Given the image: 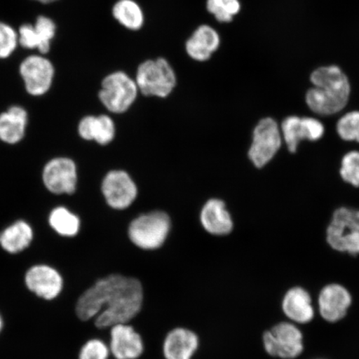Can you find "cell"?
<instances>
[{"label": "cell", "mask_w": 359, "mask_h": 359, "mask_svg": "<svg viewBox=\"0 0 359 359\" xmlns=\"http://www.w3.org/2000/svg\"><path fill=\"white\" fill-rule=\"evenodd\" d=\"M206 11L219 24H232L242 11L241 0H206Z\"/></svg>", "instance_id": "484cf974"}, {"label": "cell", "mask_w": 359, "mask_h": 359, "mask_svg": "<svg viewBox=\"0 0 359 359\" xmlns=\"http://www.w3.org/2000/svg\"><path fill=\"white\" fill-rule=\"evenodd\" d=\"M43 182L53 194H74L78 183L77 165L70 158L56 157L45 165Z\"/></svg>", "instance_id": "4fadbf2b"}, {"label": "cell", "mask_w": 359, "mask_h": 359, "mask_svg": "<svg viewBox=\"0 0 359 359\" xmlns=\"http://www.w3.org/2000/svg\"><path fill=\"white\" fill-rule=\"evenodd\" d=\"M136 83L139 92L147 97H168L177 85V75L163 57L149 60L138 66Z\"/></svg>", "instance_id": "8992f818"}, {"label": "cell", "mask_w": 359, "mask_h": 359, "mask_svg": "<svg viewBox=\"0 0 359 359\" xmlns=\"http://www.w3.org/2000/svg\"><path fill=\"white\" fill-rule=\"evenodd\" d=\"M260 346L271 359H299L306 353V334L302 327L279 320L262 331Z\"/></svg>", "instance_id": "3957f363"}, {"label": "cell", "mask_w": 359, "mask_h": 359, "mask_svg": "<svg viewBox=\"0 0 359 359\" xmlns=\"http://www.w3.org/2000/svg\"><path fill=\"white\" fill-rule=\"evenodd\" d=\"M326 241L336 252L358 257L359 210L348 208L335 210L327 228Z\"/></svg>", "instance_id": "5b68a950"}, {"label": "cell", "mask_w": 359, "mask_h": 359, "mask_svg": "<svg viewBox=\"0 0 359 359\" xmlns=\"http://www.w3.org/2000/svg\"><path fill=\"white\" fill-rule=\"evenodd\" d=\"M314 299L317 316L327 325L346 320L355 303L352 290L339 281L327 282L320 286Z\"/></svg>", "instance_id": "277c9868"}, {"label": "cell", "mask_w": 359, "mask_h": 359, "mask_svg": "<svg viewBox=\"0 0 359 359\" xmlns=\"http://www.w3.org/2000/svg\"><path fill=\"white\" fill-rule=\"evenodd\" d=\"M279 311L285 320L302 327L311 325L317 318L312 291L302 285L287 287L280 296Z\"/></svg>", "instance_id": "9c48e42d"}, {"label": "cell", "mask_w": 359, "mask_h": 359, "mask_svg": "<svg viewBox=\"0 0 359 359\" xmlns=\"http://www.w3.org/2000/svg\"><path fill=\"white\" fill-rule=\"evenodd\" d=\"M109 349L116 359H137L144 352V343L133 326L118 325L111 327Z\"/></svg>", "instance_id": "e0dca14e"}, {"label": "cell", "mask_w": 359, "mask_h": 359, "mask_svg": "<svg viewBox=\"0 0 359 359\" xmlns=\"http://www.w3.org/2000/svg\"><path fill=\"white\" fill-rule=\"evenodd\" d=\"M79 134L87 141H94L105 146L114 141L116 128L114 120L109 116H86L80 121Z\"/></svg>", "instance_id": "44dd1931"}, {"label": "cell", "mask_w": 359, "mask_h": 359, "mask_svg": "<svg viewBox=\"0 0 359 359\" xmlns=\"http://www.w3.org/2000/svg\"><path fill=\"white\" fill-rule=\"evenodd\" d=\"M25 281L29 291L45 300L55 299L64 289L61 273L47 264L29 268L25 273Z\"/></svg>", "instance_id": "2e32d148"}, {"label": "cell", "mask_w": 359, "mask_h": 359, "mask_svg": "<svg viewBox=\"0 0 359 359\" xmlns=\"http://www.w3.org/2000/svg\"><path fill=\"white\" fill-rule=\"evenodd\" d=\"M28 112L20 106H12L0 114V140L17 144L25 137L28 125Z\"/></svg>", "instance_id": "7402d4cb"}, {"label": "cell", "mask_w": 359, "mask_h": 359, "mask_svg": "<svg viewBox=\"0 0 359 359\" xmlns=\"http://www.w3.org/2000/svg\"><path fill=\"white\" fill-rule=\"evenodd\" d=\"M311 359H331V358H327L325 356H317V357L312 358Z\"/></svg>", "instance_id": "d6a6232c"}, {"label": "cell", "mask_w": 359, "mask_h": 359, "mask_svg": "<svg viewBox=\"0 0 359 359\" xmlns=\"http://www.w3.org/2000/svg\"><path fill=\"white\" fill-rule=\"evenodd\" d=\"M48 223L53 231L64 237H74L79 234L81 227L77 215L64 206H57L49 215Z\"/></svg>", "instance_id": "d4e9b609"}, {"label": "cell", "mask_w": 359, "mask_h": 359, "mask_svg": "<svg viewBox=\"0 0 359 359\" xmlns=\"http://www.w3.org/2000/svg\"><path fill=\"white\" fill-rule=\"evenodd\" d=\"M339 173L345 182L359 188V151H348L343 156Z\"/></svg>", "instance_id": "83f0119b"}, {"label": "cell", "mask_w": 359, "mask_h": 359, "mask_svg": "<svg viewBox=\"0 0 359 359\" xmlns=\"http://www.w3.org/2000/svg\"><path fill=\"white\" fill-rule=\"evenodd\" d=\"M169 215L161 210L139 215L130 224L128 236L133 245L144 250H155L163 246L170 230Z\"/></svg>", "instance_id": "52a82bcc"}, {"label": "cell", "mask_w": 359, "mask_h": 359, "mask_svg": "<svg viewBox=\"0 0 359 359\" xmlns=\"http://www.w3.org/2000/svg\"><path fill=\"white\" fill-rule=\"evenodd\" d=\"M144 290L137 278L114 273L98 280L81 294L75 312L79 320L95 318L98 330L128 324L141 312Z\"/></svg>", "instance_id": "6da1fadb"}, {"label": "cell", "mask_w": 359, "mask_h": 359, "mask_svg": "<svg viewBox=\"0 0 359 359\" xmlns=\"http://www.w3.org/2000/svg\"><path fill=\"white\" fill-rule=\"evenodd\" d=\"M309 83L311 87L304 93L305 104L318 116L339 114L351 100V80L339 65H326L316 67L309 74Z\"/></svg>", "instance_id": "7a4b0ae2"}, {"label": "cell", "mask_w": 359, "mask_h": 359, "mask_svg": "<svg viewBox=\"0 0 359 359\" xmlns=\"http://www.w3.org/2000/svg\"><path fill=\"white\" fill-rule=\"evenodd\" d=\"M200 347V339L194 331L178 327L165 336L163 353L165 359H192Z\"/></svg>", "instance_id": "d6986e66"}, {"label": "cell", "mask_w": 359, "mask_h": 359, "mask_svg": "<svg viewBox=\"0 0 359 359\" xmlns=\"http://www.w3.org/2000/svg\"><path fill=\"white\" fill-rule=\"evenodd\" d=\"M221 46L218 31L209 25H202L187 40L186 51L191 60L202 62L209 61Z\"/></svg>", "instance_id": "ac0fdd59"}, {"label": "cell", "mask_w": 359, "mask_h": 359, "mask_svg": "<svg viewBox=\"0 0 359 359\" xmlns=\"http://www.w3.org/2000/svg\"><path fill=\"white\" fill-rule=\"evenodd\" d=\"M18 30L6 22L0 21V60H7L19 46Z\"/></svg>", "instance_id": "f1b7e54d"}, {"label": "cell", "mask_w": 359, "mask_h": 359, "mask_svg": "<svg viewBox=\"0 0 359 359\" xmlns=\"http://www.w3.org/2000/svg\"><path fill=\"white\" fill-rule=\"evenodd\" d=\"M200 221L202 227L209 234L215 236H224L234 228V222L226 203L222 200L210 199L201 209Z\"/></svg>", "instance_id": "ffe728a7"}, {"label": "cell", "mask_w": 359, "mask_h": 359, "mask_svg": "<svg viewBox=\"0 0 359 359\" xmlns=\"http://www.w3.org/2000/svg\"><path fill=\"white\" fill-rule=\"evenodd\" d=\"M102 192L112 209L125 210L137 196V187L130 175L122 170H111L102 182Z\"/></svg>", "instance_id": "5bb4252c"}, {"label": "cell", "mask_w": 359, "mask_h": 359, "mask_svg": "<svg viewBox=\"0 0 359 359\" xmlns=\"http://www.w3.org/2000/svg\"><path fill=\"white\" fill-rule=\"evenodd\" d=\"M34 231L32 226L25 221H17L0 233V246L10 254L24 251L32 243Z\"/></svg>", "instance_id": "603a6c76"}, {"label": "cell", "mask_w": 359, "mask_h": 359, "mask_svg": "<svg viewBox=\"0 0 359 359\" xmlns=\"http://www.w3.org/2000/svg\"><path fill=\"white\" fill-rule=\"evenodd\" d=\"M112 15L121 25L129 30H139L144 24V13L134 0H118L112 8Z\"/></svg>", "instance_id": "cb8c5ba5"}, {"label": "cell", "mask_w": 359, "mask_h": 359, "mask_svg": "<svg viewBox=\"0 0 359 359\" xmlns=\"http://www.w3.org/2000/svg\"><path fill=\"white\" fill-rule=\"evenodd\" d=\"M3 327H4V321H3L1 314H0V333H1V332H2Z\"/></svg>", "instance_id": "1f68e13d"}, {"label": "cell", "mask_w": 359, "mask_h": 359, "mask_svg": "<svg viewBox=\"0 0 359 359\" xmlns=\"http://www.w3.org/2000/svg\"><path fill=\"white\" fill-rule=\"evenodd\" d=\"M56 31L55 21L48 16L39 15L34 24L27 22L18 29L19 43L28 50H37L40 55H47L50 51Z\"/></svg>", "instance_id": "9a60e30c"}, {"label": "cell", "mask_w": 359, "mask_h": 359, "mask_svg": "<svg viewBox=\"0 0 359 359\" xmlns=\"http://www.w3.org/2000/svg\"><path fill=\"white\" fill-rule=\"evenodd\" d=\"M20 74L27 93L31 96L40 97L50 90L55 69L43 55H32L21 62Z\"/></svg>", "instance_id": "8fae6325"}, {"label": "cell", "mask_w": 359, "mask_h": 359, "mask_svg": "<svg viewBox=\"0 0 359 359\" xmlns=\"http://www.w3.org/2000/svg\"><path fill=\"white\" fill-rule=\"evenodd\" d=\"M336 132L344 141L359 143V110L341 116L336 123Z\"/></svg>", "instance_id": "4316f807"}, {"label": "cell", "mask_w": 359, "mask_h": 359, "mask_svg": "<svg viewBox=\"0 0 359 359\" xmlns=\"http://www.w3.org/2000/svg\"><path fill=\"white\" fill-rule=\"evenodd\" d=\"M283 142L291 154H295L302 141L320 140L325 133V125L313 116H287L280 125Z\"/></svg>", "instance_id": "7c38bea8"}, {"label": "cell", "mask_w": 359, "mask_h": 359, "mask_svg": "<svg viewBox=\"0 0 359 359\" xmlns=\"http://www.w3.org/2000/svg\"><path fill=\"white\" fill-rule=\"evenodd\" d=\"M34 1L41 3L43 4H53L58 1V0H34Z\"/></svg>", "instance_id": "4dcf8cb0"}, {"label": "cell", "mask_w": 359, "mask_h": 359, "mask_svg": "<svg viewBox=\"0 0 359 359\" xmlns=\"http://www.w3.org/2000/svg\"><path fill=\"white\" fill-rule=\"evenodd\" d=\"M110 353L109 347L102 340L93 339L83 345L79 359H109Z\"/></svg>", "instance_id": "f546056e"}, {"label": "cell", "mask_w": 359, "mask_h": 359, "mask_svg": "<svg viewBox=\"0 0 359 359\" xmlns=\"http://www.w3.org/2000/svg\"><path fill=\"white\" fill-rule=\"evenodd\" d=\"M138 93L136 81L124 72L116 71L102 80L98 97L107 110L120 114L133 106Z\"/></svg>", "instance_id": "ba28073f"}, {"label": "cell", "mask_w": 359, "mask_h": 359, "mask_svg": "<svg viewBox=\"0 0 359 359\" xmlns=\"http://www.w3.org/2000/svg\"><path fill=\"white\" fill-rule=\"evenodd\" d=\"M283 144L280 128L272 118L260 119L255 125L248 157L255 168H262L271 163Z\"/></svg>", "instance_id": "30bf717a"}]
</instances>
